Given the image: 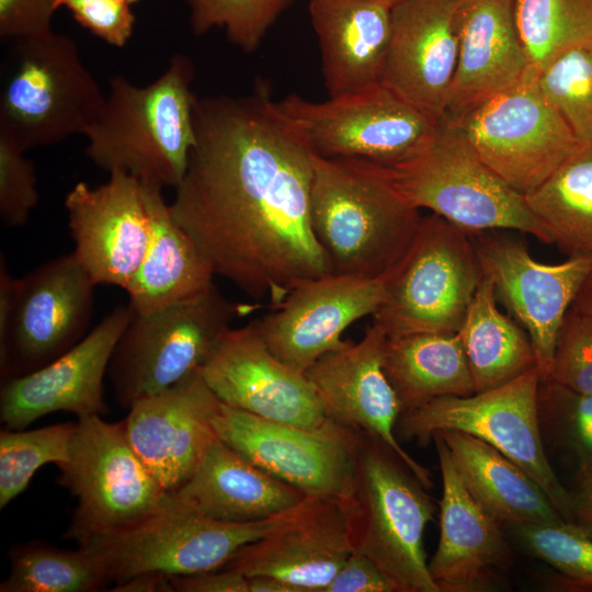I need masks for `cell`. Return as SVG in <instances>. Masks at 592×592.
Instances as JSON below:
<instances>
[{
	"instance_id": "4dcf8cb0",
	"label": "cell",
	"mask_w": 592,
	"mask_h": 592,
	"mask_svg": "<svg viewBox=\"0 0 592 592\" xmlns=\"http://www.w3.org/2000/svg\"><path fill=\"white\" fill-rule=\"evenodd\" d=\"M383 366L402 412L439 397L475 392L457 332L387 338Z\"/></svg>"
},
{
	"instance_id": "7a4b0ae2",
	"label": "cell",
	"mask_w": 592,
	"mask_h": 592,
	"mask_svg": "<svg viewBox=\"0 0 592 592\" xmlns=\"http://www.w3.org/2000/svg\"><path fill=\"white\" fill-rule=\"evenodd\" d=\"M421 219L386 166L315 152L310 223L331 273L387 274L410 248Z\"/></svg>"
},
{
	"instance_id": "ee69618b",
	"label": "cell",
	"mask_w": 592,
	"mask_h": 592,
	"mask_svg": "<svg viewBox=\"0 0 592 592\" xmlns=\"http://www.w3.org/2000/svg\"><path fill=\"white\" fill-rule=\"evenodd\" d=\"M56 0H0V37L5 43L53 31Z\"/></svg>"
},
{
	"instance_id": "9a60e30c",
	"label": "cell",
	"mask_w": 592,
	"mask_h": 592,
	"mask_svg": "<svg viewBox=\"0 0 592 592\" xmlns=\"http://www.w3.org/2000/svg\"><path fill=\"white\" fill-rule=\"evenodd\" d=\"M95 286L72 252L18 277L11 326L0 343L1 380L38 369L78 344L89 333Z\"/></svg>"
},
{
	"instance_id": "e0dca14e",
	"label": "cell",
	"mask_w": 592,
	"mask_h": 592,
	"mask_svg": "<svg viewBox=\"0 0 592 592\" xmlns=\"http://www.w3.org/2000/svg\"><path fill=\"white\" fill-rule=\"evenodd\" d=\"M389 273L372 278L328 273L306 280L253 323L267 349L304 374L321 356L345 344L342 333L349 326L376 312L385 299Z\"/></svg>"
},
{
	"instance_id": "f546056e",
	"label": "cell",
	"mask_w": 592,
	"mask_h": 592,
	"mask_svg": "<svg viewBox=\"0 0 592 592\" xmlns=\"http://www.w3.org/2000/svg\"><path fill=\"white\" fill-rule=\"evenodd\" d=\"M476 500L501 524L566 522L543 488L516 463L460 431H437Z\"/></svg>"
},
{
	"instance_id": "cb8c5ba5",
	"label": "cell",
	"mask_w": 592,
	"mask_h": 592,
	"mask_svg": "<svg viewBox=\"0 0 592 592\" xmlns=\"http://www.w3.org/2000/svg\"><path fill=\"white\" fill-rule=\"evenodd\" d=\"M442 476L440 538L428 562L440 592L490 590L512 561L501 523L470 493L442 437L432 435Z\"/></svg>"
},
{
	"instance_id": "8992f818",
	"label": "cell",
	"mask_w": 592,
	"mask_h": 592,
	"mask_svg": "<svg viewBox=\"0 0 592 592\" xmlns=\"http://www.w3.org/2000/svg\"><path fill=\"white\" fill-rule=\"evenodd\" d=\"M425 489L388 446L361 433L351 497L353 546L399 592H440L423 548L424 530L435 511Z\"/></svg>"
},
{
	"instance_id": "7c38bea8",
	"label": "cell",
	"mask_w": 592,
	"mask_h": 592,
	"mask_svg": "<svg viewBox=\"0 0 592 592\" xmlns=\"http://www.w3.org/2000/svg\"><path fill=\"white\" fill-rule=\"evenodd\" d=\"M455 124L480 159L523 195L540 185L579 145L528 70Z\"/></svg>"
},
{
	"instance_id": "603a6c76",
	"label": "cell",
	"mask_w": 592,
	"mask_h": 592,
	"mask_svg": "<svg viewBox=\"0 0 592 592\" xmlns=\"http://www.w3.org/2000/svg\"><path fill=\"white\" fill-rule=\"evenodd\" d=\"M219 405L200 369L128 408L123 420L127 437L168 492L189 480L217 439L213 420Z\"/></svg>"
},
{
	"instance_id": "9c48e42d",
	"label": "cell",
	"mask_w": 592,
	"mask_h": 592,
	"mask_svg": "<svg viewBox=\"0 0 592 592\" xmlns=\"http://www.w3.org/2000/svg\"><path fill=\"white\" fill-rule=\"evenodd\" d=\"M540 374L535 366L498 387L468 396H443L402 412L396 430L405 441L428 445L437 431H460L491 445L521 466L569 523L571 493L554 471L538 414Z\"/></svg>"
},
{
	"instance_id": "7dc6e473",
	"label": "cell",
	"mask_w": 592,
	"mask_h": 592,
	"mask_svg": "<svg viewBox=\"0 0 592 592\" xmlns=\"http://www.w3.org/2000/svg\"><path fill=\"white\" fill-rule=\"evenodd\" d=\"M570 493L569 523L592 539V463L579 465Z\"/></svg>"
},
{
	"instance_id": "74e56055",
	"label": "cell",
	"mask_w": 592,
	"mask_h": 592,
	"mask_svg": "<svg viewBox=\"0 0 592 592\" xmlns=\"http://www.w3.org/2000/svg\"><path fill=\"white\" fill-rule=\"evenodd\" d=\"M192 32L200 36L214 27L246 53L254 52L293 0H183Z\"/></svg>"
},
{
	"instance_id": "b9f144b4",
	"label": "cell",
	"mask_w": 592,
	"mask_h": 592,
	"mask_svg": "<svg viewBox=\"0 0 592 592\" xmlns=\"http://www.w3.org/2000/svg\"><path fill=\"white\" fill-rule=\"evenodd\" d=\"M25 150L0 128V219L7 228H19L37 206L36 171Z\"/></svg>"
},
{
	"instance_id": "30bf717a",
	"label": "cell",
	"mask_w": 592,
	"mask_h": 592,
	"mask_svg": "<svg viewBox=\"0 0 592 592\" xmlns=\"http://www.w3.org/2000/svg\"><path fill=\"white\" fill-rule=\"evenodd\" d=\"M291 510L263 521L226 523L202 515L173 494L166 508L146 520L78 545L93 555L110 583L144 572L194 574L224 568L241 547L278 525Z\"/></svg>"
},
{
	"instance_id": "d590c367",
	"label": "cell",
	"mask_w": 592,
	"mask_h": 592,
	"mask_svg": "<svg viewBox=\"0 0 592 592\" xmlns=\"http://www.w3.org/2000/svg\"><path fill=\"white\" fill-rule=\"evenodd\" d=\"M77 422L0 432V509L20 496L44 465L69 460Z\"/></svg>"
},
{
	"instance_id": "2e32d148",
	"label": "cell",
	"mask_w": 592,
	"mask_h": 592,
	"mask_svg": "<svg viewBox=\"0 0 592 592\" xmlns=\"http://www.w3.org/2000/svg\"><path fill=\"white\" fill-rule=\"evenodd\" d=\"M352 551L351 499L307 496L278 525L241 547L224 568L246 577H273L297 592H323Z\"/></svg>"
},
{
	"instance_id": "bcb514c9",
	"label": "cell",
	"mask_w": 592,
	"mask_h": 592,
	"mask_svg": "<svg viewBox=\"0 0 592 592\" xmlns=\"http://www.w3.org/2000/svg\"><path fill=\"white\" fill-rule=\"evenodd\" d=\"M178 592H249L248 578L235 569L171 577Z\"/></svg>"
},
{
	"instance_id": "f1b7e54d",
	"label": "cell",
	"mask_w": 592,
	"mask_h": 592,
	"mask_svg": "<svg viewBox=\"0 0 592 592\" xmlns=\"http://www.w3.org/2000/svg\"><path fill=\"white\" fill-rule=\"evenodd\" d=\"M143 184L151 235L144 259L125 291L132 310L147 315L205 294L215 285V273L192 238L174 220L162 186Z\"/></svg>"
},
{
	"instance_id": "c3c4849f",
	"label": "cell",
	"mask_w": 592,
	"mask_h": 592,
	"mask_svg": "<svg viewBox=\"0 0 592 592\" xmlns=\"http://www.w3.org/2000/svg\"><path fill=\"white\" fill-rule=\"evenodd\" d=\"M111 591L116 592H173L171 577L160 572L138 573L126 581L116 583Z\"/></svg>"
},
{
	"instance_id": "484cf974",
	"label": "cell",
	"mask_w": 592,
	"mask_h": 592,
	"mask_svg": "<svg viewBox=\"0 0 592 592\" xmlns=\"http://www.w3.org/2000/svg\"><path fill=\"white\" fill-rule=\"evenodd\" d=\"M454 20L457 65L444 116L456 123L528 68L512 0H455Z\"/></svg>"
},
{
	"instance_id": "d6986e66",
	"label": "cell",
	"mask_w": 592,
	"mask_h": 592,
	"mask_svg": "<svg viewBox=\"0 0 592 592\" xmlns=\"http://www.w3.org/2000/svg\"><path fill=\"white\" fill-rule=\"evenodd\" d=\"M201 374L223 403L254 415L305 429L330 420L309 379L267 349L253 321L228 329Z\"/></svg>"
},
{
	"instance_id": "4fadbf2b",
	"label": "cell",
	"mask_w": 592,
	"mask_h": 592,
	"mask_svg": "<svg viewBox=\"0 0 592 592\" xmlns=\"http://www.w3.org/2000/svg\"><path fill=\"white\" fill-rule=\"evenodd\" d=\"M278 104L318 155L362 159L386 167L420 149L440 119L383 83L321 102L292 93Z\"/></svg>"
},
{
	"instance_id": "e575fe53",
	"label": "cell",
	"mask_w": 592,
	"mask_h": 592,
	"mask_svg": "<svg viewBox=\"0 0 592 592\" xmlns=\"http://www.w3.org/2000/svg\"><path fill=\"white\" fill-rule=\"evenodd\" d=\"M9 557L1 592H94L110 583L93 555L80 546L71 550L29 543L12 547Z\"/></svg>"
},
{
	"instance_id": "d6a6232c",
	"label": "cell",
	"mask_w": 592,
	"mask_h": 592,
	"mask_svg": "<svg viewBox=\"0 0 592 592\" xmlns=\"http://www.w3.org/2000/svg\"><path fill=\"white\" fill-rule=\"evenodd\" d=\"M525 200L554 244L592 257V144H579Z\"/></svg>"
},
{
	"instance_id": "f6af8a7d",
	"label": "cell",
	"mask_w": 592,
	"mask_h": 592,
	"mask_svg": "<svg viewBox=\"0 0 592 592\" xmlns=\"http://www.w3.org/2000/svg\"><path fill=\"white\" fill-rule=\"evenodd\" d=\"M323 592H399L391 579L367 556L354 550Z\"/></svg>"
},
{
	"instance_id": "8d00e7d4",
	"label": "cell",
	"mask_w": 592,
	"mask_h": 592,
	"mask_svg": "<svg viewBox=\"0 0 592 592\" xmlns=\"http://www.w3.org/2000/svg\"><path fill=\"white\" fill-rule=\"evenodd\" d=\"M537 83L579 144H592V45L558 55L537 73Z\"/></svg>"
},
{
	"instance_id": "681fc988",
	"label": "cell",
	"mask_w": 592,
	"mask_h": 592,
	"mask_svg": "<svg viewBox=\"0 0 592 592\" xmlns=\"http://www.w3.org/2000/svg\"><path fill=\"white\" fill-rule=\"evenodd\" d=\"M248 578L249 592H297V590L273 577L252 576Z\"/></svg>"
},
{
	"instance_id": "7bdbcfd3",
	"label": "cell",
	"mask_w": 592,
	"mask_h": 592,
	"mask_svg": "<svg viewBox=\"0 0 592 592\" xmlns=\"http://www.w3.org/2000/svg\"><path fill=\"white\" fill-rule=\"evenodd\" d=\"M139 0H56L55 9H67L84 30L114 47L130 39L136 16L132 7Z\"/></svg>"
},
{
	"instance_id": "ba28073f",
	"label": "cell",
	"mask_w": 592,
	"mask_h": 592,
	"mask_svg": "<svg viewBox=\"0 0 592 592\" xmlns=\"http://www.w3.org/2000/svg\"><path fill=\"white\" fill-rule=\"evenodd\" d=\"M481 278L470 232L435 214L422 217L410 248L390 270L373 325L387 338L456 333Z\"/></svg>"
},
{
	"instance_id": "44dd1931",
	"label": "cell",
	"mask_w": 592,
	"mask_h": 592,
	"mask_svg": "<svg viewBox=\"0 0 592 592\" xmlns=\"http://www.w3.org/2000/svg\"><path fill=\"white\" fill-rule=\"evenodd\" d=\"M65 208L73 254L95 285L126 289L146 253L151 218L144 184L114 172L106 182H78L66 194Z\"/></svg>"
},
{
	"instance_id": "5bb4252c",
	"label": "cell",
	"mask_w": 592,
	"mask_h": 592,
	"mask_svg": "<svg viewBox=\"0 0 592 592\" xmlns=\"http://www.w3.org/2000/svg\"><path fill=\"white\" fill-rule=\"evenodd\" d=\"M216 436L307 496L351 499L360 432L330 419L318 429L264 419L220 401Z\"/></svg>"
},
{
	"instance_id": "ffe728a7",
	"label": "cell",
	"mask_w": 592,
	"mask_h": 592,
	"mask_svg": "<svg viewBox=\"0 0 592 592\" xmlns=\"http://www.w3.org/2000/svg\"><path fill=\"white\" fill-rule=\"evenodd\" d=\"M130 317L128 304L116 306L66 353L31 373L1 380L0 421L4 429L23 430L59 411L78 419L106 414L103 379Z\"/></svg>"
},
{
	"instance_id": "ac0fdd59",
	"label": "cell",
	"mask_w": 592,
	"mask_h": 592,
	"mask_svg": "<svg viewBox=\"0 0 592 592\" xmlns=\"http://www.w3.org/2000/svg\"><path fill=\"white\" fill-rule=\"evenodd\" d=\"M470 235L482 275L493 282L497 297L524 326L540 379L546 380L559 327L592 269V257L572 255L547 264L533 259L512 238L481 231Z\"/></svg>"
},
{
	"instance_id": "836d02e7",
	"label": "cell",
	"mask_w": 592,
	"mask_h": 592,
	"mask_svg": "<svg viewBox=\"0 0 592 592\" xmlns=\"http://www.w3.org/2000/svg\"><path fill=\"white\" fill-rule=\"evenodd\" d=\"M528 71L573 47L592 45V0H512Z\"/></svg>"
},
{
	"instance_id": "4316f807",
	"label": "cell",
	"mask_w": 592,
	"mask_h": 592,
	"mask_svg": "<svg viewBox=\"0 0 592 592\" xmlns=\"http://www.w3.org/2000/svg\"><path fill=\"white\" fill-rule=\"evenodd\" d=\"M329 96L382 83L391 9L369 0H309Z\"/></svg>"
},
{
	"instance_id": "277c9868",
	"label": "cell",
	"mask_w": 592,
	"mask_h": 592,
	"mask_svg": "<svg viewBox=\"0 0 592 592\" xmlns=\"http://www.w3.org/2000/svg\"><path fill=\"white\" fill-rule=\"evenodd\" d=\"M387 170L400 195L418 209L469 232L515 230L553 244L525 195L490 169L445 116L420 149Z\"/></svg>"
},
{
	"instance_id": "3957f363",
	"label": "cell",
	"mask_w": 592,
	"mask_h": 592,
	"mask_svg": "<svg viewBox=\"0 0 592 592\" xmlns=\"http://www.w3.org/2000/svg\"><path fill=\"white\" fill-rule=\"evenodd\" d=\"M193 77L183 55L145 87L113 76L101 115L83 134L87 157L109 174L175 189L195 144Z\"/></svg>"
},
{
	"instance_id": "8fae6325",
	"label": "cell",
	"mask_w": 592,
	"mask_h": 592,
	"mask_svg": "<svg viewBox=\"0 0 592 592\" xmlns=\"http://www.w3.org/2000/svg\"><path fill=\"white\" fill-rule=\"evenodd\" d=\"M59 470L58 482L78 499L67 532L77 543L137 524L173 497L133 448L123 420L79 418L69 460Z\"/></svg>"
},
{
	"instance_id": "83f0119b",
	"label": "cell",
	"mask_w": 592,
	"mask_h": 592,
	"mask_svg": "<svg viewBox=\"0 0 592 592\" xmlns=\"http://www.w3.org/2000/svg\"><path fill=\"white\" fill-rule=\"evenodd\" d=\"M173 494L202 515L226 523L267 520L295 508L307 497L218 437L193 475Z\"/></svg>"
},
{
	"instance_id": "f35d334b",
	"label": "cell",
	"mask_w": 592,
	"mask_h": 592,
	"mask_svg": "<svg viewBox=\"0 0 592 592\" xmlns=\"http://www.w3.org/2000/svg\"><path fill=\"white\" fill-rule=\"evenodd\" d=\"M521 545L574 588L592 590V539L570 523L516 524Z\"/></svg>"
},
{
	"instance_id": "5b68a950",
	"label": "cell",
	"mask_w": 592,
	"mask_h": 592,
	"mask_svg": "<svg viewBox=\"0 0 592 592\" xmlns=\"http://www.w3.org/2000/svg\"><path fill=\"white\" fill-rule=\"evenodd\" d=\"M105 98L70 36L53 30L10 43L0 128L25 151L83 135L101 115Z\"/></svg>"
},
{
	"instance_id": "6da1fadb",
	"label": "cell",
	"mask_w": 592,
	"mask_h": 592,
	"mask_svg": "<svg viewBox=\"0 0 592 592\" xmlns=\"http://www.w3.org/2000/svg\"><path fill=\"white\" fill-rule=\"evenodd\" d=\"M194 127L170 210L215 275L273 309L299 283L331 273L310 223L316 151L267 86L196 99Z\"/></svg>"
},
{
	"instance_id": "d4e9b609",
	"label": "cell",
	"mask_w": 592,
	"mask_h": 592,
	"mask_svg": "<svg viewBox=\"0 0 592 592\" xmlns=\"http://www.w3.org/2000/svg\"><path fill=\"white\" fill-rule=\"evenodd\" d=\"M455 0H403L391 9L382 83L441 118L457 65Z\"/></svg>"
},
{
	"instance_id": "816d5d0a",
	"label": "cell",
	"mask_w": 592,
	"mask_h": 592,
	"mask_svg": "<svg viewBox=\"0 0 592 592\" xmlns=\"http://www.w3.org/2000/svg\"><path fill=\"white\" fill-rule=\"evenodd\" d=\"M369 1L379 3L382 5H385L387 8L392 9L395 5H397L398 3H400L403 0H369Z\"/></svg>"
},
{
	"instance_id": "ab89813d",
	"label": "cell",
	"mask_w": 592,
	"mask_h": 592,
	"mask_svg": "<svg viewBox=\"0 0 592 592\" xmlns=\"http://www.w3.org/2000/svg\"><path fill=\"white\" fill-rule=\"evenodd\" d=\"M538 414L542 431L580 464L592 463V395L551 380H540Z\"/></svg>"
},
{
	"instance_id": "1f68e13d",
	"label": "cell",
	"mask_w": 592,
	"mask_h": 592,
	"mask_svg": "<svg viewBox=\"0 0 592 592\" xmlns=\"http://www.w3.org/2000/svg\"><path fill=\"white\" fill-rule=\"evenodd\" d=\"M457 333L475 392L503 385L537 366L527 333L499 310L493 282L486 275Z\"/></svg>"
},
{
	"instance_id": "f907efd6",
	"label": "cell",
	"mask_w": 592,
	"mask_h": 592,
	"mask_svg": "<svg viewBox=\"0 0 592 592\" xmlns=\"http://www.w3.org/2000/svg\"><path fill=\"white\" fill-rule=\"evenodd\" d=\"M571 307L592 317V269L584 277Z\"/></svg>"
},
{
	"instance_id": "52a82bcc",
	"label": "cell",
	"mask_w": 592,
	"mask_h": 592,
	"mask_svg": "<svg viewBox=\"0 0 592 592\" xmlns=\"http://www.w3.org/2000/svg\"><path fill=\"white\" fill-rule=\"evenodd\" d=\"M258 308V303L227 298L214 285L151 314L132 310L107 369L118 405L128 409L200 371L231 322Z\"/></svg>"
},
{
	"instance_id": "7402d4cb",
	"label": "cell",
	"mask_w": 592,
	"mask_h": 592,
	"mask_svg": "<svg viewBox=\"0 0 592 592\" xmlns=\"http://www.w3.org/2000/svg\"><path fill=\"white\" fill-rule=\"evenodd\" d=\"M386 340L383 330L372 325L358 342L346 341L304 374L328 418L379 440L429 489L433 486L430 470L403 449L395 433L402 408L383 366Z\"/></svg>"
},
{
	"instance_id": "60d3db41",
	"label": "cell",
	"mask_w": 592,
	"mask_h": 592,
	"mask_svg": "<svg viewBox=\"0 0 592 592\" xmlns=\"http://www.w3.org/2000/svg\"><path fill=\"white\" fill-rule=\"evenodd\" d=\"M546 380L592 395V317L569 308L556 337Z\"/></svg>"
}]
</instances>
